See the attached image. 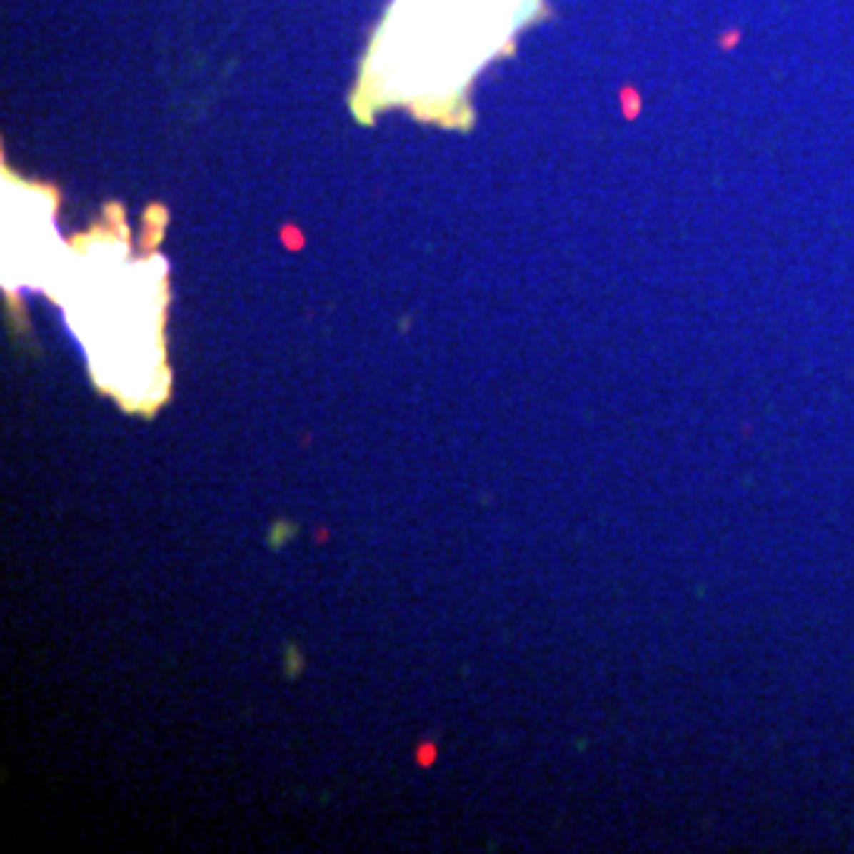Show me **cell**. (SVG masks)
<instances>
[{
  "label": "cell",
  "mask_w": 854,
  "mask_h": 854,
  "mask_svg": "<svg viewBox=\"0 0 854 854\" xmlns=\"http://www.w3.org/2000/svg\"><path fill=\"white\" fill-rule=\"evenodd\" d=\"M538 0H396L373 35L358 99L440 114L510 45Z\"/></svg>",
  "instance_id": "1"
}]
</instances>
